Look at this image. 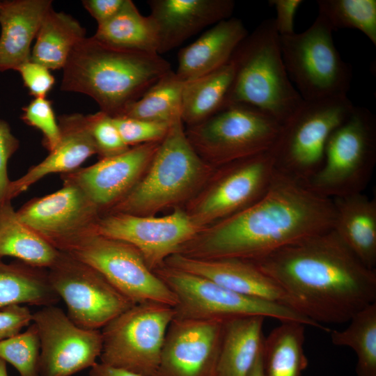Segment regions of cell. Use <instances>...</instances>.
Segmentation results:
<instances>
[{
	"instance_id": "obj_1",
	"label": "cell",
	"mask_w": 376,
	"mask_h": 376,
	"mask_svg": "<svg viewBox=\"0 0 376 376\" xmlns=\"http://www.w3.org/2000/svg\"><path fill=\"white\" fill-rule=\"evenodd\" d=\"M312 321L340 324L376 302V270L367 267L333 229L251 261Z\"/></svg>"
},
{
	"instance_id": "obj_2",
	"label": "cell",
	"mask_w": 376,
	"mask_h": 376,
	"mask_svg": "<svg viewBox=\"0 0 376 376\" xmlns=\"http://www.w3.org/2000/svg\"><path fill=\"white\" fill-rule=\"evenodd\" d=\"M331 199L277 170L265 194L243 210L201 230L179 254L197 259L254 261L333 229Z\"/></svg>"
},
{
	"instance_id": "obj_3",
	"label": "cell",
	"mask_w": 376,
	"mask_h": 376,
	"mask_svg": "<svg viewBox=\"0 0 376 376\" xmlns=\"http://www.w3.org/2000/svg\"><path fill=\"white\" fill-rule=\"evenodd\" d=\"M170 70L169 62L157 53L118 48L86 37L63 68L61 90L87 95L101 111L116 117Z\"/></svg>"
},
{
	"instance_id": "obj_4",
	"label": "cell",
	"mask_w": 376,
	"mask_h": 376,
	"mask_svg": "<svg viewBox=\"0 0 376 376\" xmlns=\"http://www.w3.org/2000/svg\"><path fill=\"white\" fill-rule=\"evenodd\" d=\"M216 168L193 148L180 117L171 124L141 179L110 212L155 216L181 207L201 190Z\"/></svg>"
},
{
	"instance_id": "obj_5",
	"label": "cell",
	"mask_w": 376,
	"mask_h": 376,
	"mask_svg": "<svg viewBox=\"0 0 376 376\" xmlns=\"http://www.w3.org/2000/svg\"><path fill=\"white\" fill-rule=\"evenodd\" d=\"M230 60L235 73L223 107L247 104L282 125L303 103L286 71L274 18L265 19L248 33Z\"/></svg>"
},
{
	"instance_id": "obj_6",
	"label": "cell",
	"mask_w": 376,
	"mask_h": 376,
	"mask_svg": "<svg viewBox=\"0 0 376 376\" xmlns=\"http://www.w3.org/2000/svg\"><path fill=\"white\" fill-rule=\"evenodd\" d=\"M375 164V117L369 109L354 106L329 137L323 164L306 185L329 199L363 193Z\"/></svg>"
},
{
	"instance_id": "obj_7",
	"label": "cell",
	"mask_w": 376,
	"mask_h": 376,
	"mask_svg": "<svg viewBox=\"0 0 376 376\" xmlns=\"http://www.w3.org/2000/svg\"><path fill=\"white\" fill-rule=\"evenodd\" d=\"M154 272L175 295L174 319L226 321L262 316L280 322H299L329 331L328 328L291 308L239 294L205 277L166 264Z\"/></svg>"
},
{
	"instance_id": "obj_8",
	"label": "cell",
	"mask_w": 376,
	"mask_h": 376,
	"mask_svg": "<svg viewBox=\"0 0 376 376\" xmlns=\"http://www.w3.org/2000/svg\"><path fill=\"white\" fill-rule=\"evenodd\" d=\"M333 31L318 14L304 31L279 36L286 71L304 101L347 96L352 70L335 46Z\"/></svg>"
},
{
	"instance_id": "obj_9",
	"label": "cell",
	"mask_w": 376,
	"mask_h": 376,
	"mask_svg": "<svg viewBox=\"0 0 376 376\" xmlns=\"http://www.w3.org/2000/svg\"><path fill=\"white\" fill-rule=\"evenodd\" d=\"M281 125L264 111L244 104L227 105L185 133L200 157L214 167L268 152Z\"/></svg>"
},
{
	"instance_id": "obj_10",
	"label": "cell",
	"mask_w": 376,
	"mask_h": 376,
	"mask_svg": "<svg viewBox=\"0 0 376 376\" xmlns=\"http://www.w3.org/2000/svg\"><path fill=\"white\" fill-rule=\"evenodd\" d=\"M354 107L347 95L304 101L281 125L270 150L276 169L306 183L321 168L329 137Z\"/></svg>"
},
{
	"instance_id": "obj_11",
	"label": "cell",
	"mask_w": 376,
	"mask_h": 376,
	"mask_svg": "<svg viewBox=\"0 0 376 376\" xmlns=\"http://www.w3.org/2000/svg\"><path fill=\"white\" fill-rule=\"evenodd\" d=\"M174 316L173 307L164 304L133 305L100 329V363L141 376H154Z\"/></svg>"
},
{
	"instance_id": "obj_12",
	"label": "cell",
	"mask_w": 376,
	"mask_h": 376,
	"mask_svg": "<svg viewBox=\"0 0 376 376\" xmlns=\"http://www.w3.org/2000/svg\"><path fill=\"white\" fill-rule=\"evenodd\" d=\"M62 252L97 271L134 304H177L174 292L149 268L139 251L125 242L92 233Z\"/></svg>"
},
{
	"instance_id": "obj_13",
	"label": "cell",
	"mask_w": 376,
	"mask_h": 376,
	"mask_svg": "<svg viewBox=\"0 0 376 376\" xmlns=\"http://www.w3.org/2000/svg\"><path fill=\"white\" fill-rule=\"evenodd\" d=\"M276 167L270 152L217 167L184 208L201 230L250 206L268 189Z\"/></svg>"
},
{
	"instance_id": "obj_14",
	"label": "cell",
	"mask_w": 376,
	"mask_h": 376,
	"mask_svg": "<svg viewBox=\"0 0 376 376\" xmlns=\"http://www.w3.org/2000/svg\"><path fill=\"white\" fill-rule=\"evenodd\" d=\"M51 285L65 301L68 318L86 329H101L134 304L100 273L61 251L47 274Z\"/></svg>"
},
{
	"instance_id": "obj_15",
	"label": "cell",
	"mask_w": 376,
	"mask_h": 376,
	"mask_svg": "<svg viewBox=\"0 0 376 376\" xmlns=\"http://www.w3.org/2000/svg\"><path fill=\"white\" fill-rule=\"evenodd\" d=\"M201 230L182 207L162 217L110 212L95 226V233L134 246L153 272Z\"/></svg>"
},
{
	"instance_id": "obj_16",
	"label": "cell",
	"mask_w": 376,
	"mask_h": 376,
	"mask_svg": "<svg viewBox=\"0 0 376 376\" xmlns=\"http://www.w3.org/2000/svg\"><path fill=\"white\" fill-rule=\"evenodd\" d=\"M40 343V376H72L91 368L102 349L100 329L75 324L54 305L33 313Z\"/></svg>"
},
{
	"instance_id": "obj_17",
	"label": "cell",
	"mask_w": 376,
	"mask_h": 376,
	"mask_svg": "<svg viewBox=\"0 0 376 376\" xmlns=\"http://www.w3.org/2000/svg\"><path fill=\"white\" fill-rule=\"evenodd\" d=\"M98 208L72 180L59 190L16 212L18 219L62 251L77 240L95 233Z\"/></svg>"
},
{
	"instance_id": "obj_18",
	"label": "cell",
	"mask_w": 376,
	"mask_h": 376,
	"mask_svg": "<svg viewBox=\"0 0 376 376\" xmlns=\"http://www.w3.org/2000/svg\"><path fill=\"white\" fill-rule=\"evenodd\" d=\"M224 322L173 318L154 376H213Z\"/></svg>"
},
{
	"instance_id": "obj_19",
	"label": "cell",
	"mask_w": 376,
	"mask_h": 376,
	"mask_svg": "<svg viewBox=\"0 0 376 376\" xmlns=\"http://www.w3.org/2000/svg\"><path fill=\"white\" fill-rule=\"evenodd\" d=\"M161 141L130 147L77 172L72 180L98 208L113 206L128 194L148 169Z\"/></svg>"
},
{
	"instance_id": "obj_20",
	"label": "cell",
	"mask_w": 376,
	"mask_h": 376,
	"mask_svg": "<svg viewBox=\"0 0 376 376\" xmlns=\"http://www.w3.org/2000/svg\"><path fill=\"white\" fill-rule=\"evenodd\" d=\"M164 264L205 277L239 294L296 311L280 285L251 261L237 258L197 259L175 253L169 257Z\"/></svg>"
},
{
	"instance_id": "obj_21",
	"label": "cell",
	"mask_w": 376,
	"mask_h": 376,
	"mask_svg": "<svg viewBox=\"0 0 376 376\" xmlns=\"http://www.w3.org/2000/svg\"><path fill=\"white\" fill-rule=\"evenodd\" d=\"M158 34V54L167 52L210 25L230 17L233 0H150Z\"/></svg>"
},
{
	"instance_id": "obj_22",
	"label": "cell",
	"mask_w": 376,
	"mask_h": 376,
	"mask_svg": "<svg viewBox=\"0 0 376 376\" xmlns=\"http://www.w3.org/2000/svg\"><path fill=\"white\" fill-rule=\"evenodd\" d=\"M52 0H4L0 3V72L31 61V47Z\"/></svg>"
},
{
	"instance_id": "obj_23",
	"label": "cell",
	"mask_w": 376,
	"mask_h": 376,
	"mask_svg": "<svg viewBox=\"0 0 376 376\" xmlns=\"http://www.w3.org/2000/svg\"><path fill=\"white\" fill-rule=\"evenodd\" d=\"M58 124L61 131L58 145L40 163L31 167L20 178L10 182L6 201L26 191L47 175L75 170L97 153L85 116L63 115L59 117Z\"/></svg>"
},
{
	"instance_id": "obj_24",
	"label": "cell",
	"mask_w": 376,
	"mask_h": 376,
	"mask_svg": "<svg viewBox=\"0 0 376 376\" xmlns=\"http://www.w3.org/2000/svg\"><path fill=\"white\" fill-rule=\"evenodd\" d=\"M247 35L238 18L230 17L215 24L194 42L180 49L175 74L185 83L216 70L230 61Z\"/></svg>"
},
{
	"instance_id": "obj_25",
	"label": "cell",
	"mask_w": 376,
	"mask_h": 376,
	"mask_svg": "<svg viewBox=\"0 0 376 376\" xmlns=\"http://www.w3.org/2000/svg\"><path fill=\"white\" fill-rule=\"evenodd\" d=\"M333 230L367 267L376 266V199L363 193L331 199Z\"/></svg>"
},
{
	"instance_id": "obj_26",
	"label": "cell",
	"mask_w": 376,
	"mask_h": 376,
	"mask_svg": "<svg viewBox=\"0 0 376 376\" xmlns=\"http://www.w3.org/2000/svg\"><path fill=\"white\" fill-rule=\"evenodd\" d=\"M265 318L247 316L224 322L213 376H248L263 347Z\"/></svg>"
},
{
	"instance_id": "obj_27",
	"label": "cell",
	"mask_w": 376,
	"mask_h": 376,
	"mask_svg": "<svg viewBox=\"0 0 376 376\" xmlns=\"http://www.w3.org/2000/svg\"><path fill=\"white\" fill-rule=\"evenodd\" d=\"M86 37V29L76 19L51 8L38 32L31 61L49 70L63 69L75 47Z\"/></svg>"
},
{
	"instance_id": "obj_28",
	"label": "cell",
	"mask_w": 376,
	"mask_h": 376,
	"mask_svg": "<svg viewBox=\"0 0 376 376\" xmlns=\"http://www.w3.org/2000/svg\"><path fill=\"white\" fill-rule=\"evenodd\" d=\"M61 251L22 223L10 201L0 205V258L15 257L34 267H51Z\"/></svg>"
},
{
	"instance_id": "obj_29",
	"label": "cell",
	"mask_w": 376,
	"mask_h": 376,
	"mask_svg": "<svg viewBox=\"0 0 376 376\" xmlns=\"http://www.w3.org/2000/svg\"><path fill=\"white\" fill-rule=\"evenodd\" d=\"M306 325L283 321L264 337L262 357L265 376H302L308 366L304 352Z\"/></svg>"
},
{
	"instance_id": "obj_30",
	"label": "cell",
	"mask_w": 376,
	"mask_h": 376,
	"mask_svg": "<svg viewBox=\"0 0 376 376\" xmlns=\"http://www.w3.org/2000/svg\"><path fill=\"white\" fill-rule=\"evenodd\" d=\"M235 66L230 61L216 70L185 82L180 118L187 127L207 119L222 109L231 86Z\"/></svg>"
},
{
	"instance_id": "obj_31",
	"label": "cell",
	"mask_w": 376,
	"mask_h": 376,
	"mask_svg": "<svg viewBox=\"0 0 376 376\" xmlns=\"http://www.w3.org/2000/svg\"><path fill=\"white\" fill-rule=\"evenodd\" d=\"M93 37L113 47L158 54V34L154 22L149 15H142L131 0H127L114 17L97 24Z\"/></svg>"
},
{
	"instance_id": "obj_32",
	"label": "cell",
	"mask_w": 376,
	"mask_h": 376,
	"mask_svg": "<svg viewBox=\"0 0 376 376\" xmlns=\"http://www.w3.org/2000/svg\"><path fill=\"white\" fill-rule=\"evenodd\" d=\"M59 297L48 275L0 258V309L11 305H54Z\"/></svg>"
},
{
	"instance_id": "obj_33",
	"label": "cell",
	"mask_w": 376,
	"mask_h": 376,
	"mask_svg": "<svg viewBox=\"0 0 376 376\" xmlns=\"http://www.w3.org/2000/svg\"><path fill=\"white\" fill-rule=\"evenodd\" d=\"M183 86L184 82L170 70L120 116L172 123L180 117Z\"/></svg>"
},
{
	"instance_id": "obj_34",
	"label": "cell",
	"mask_w": 376,
	"mask_h": 376,
	"mask_svg": "<svg viewBox=\"0 0 376 376\" xmlns=\"http://www.w3.org/2000/svg\"><path fill=\"white\" fill-rule=\"evenodd\" d=\"M329 333L334 345L355 352L357 376H376V302L354 315L345 329Z\"/></svg>"
},
{
	"instance_id": "obj_35",
	"label": "cell",
	"mask_w": 376,
	"mask_h": 376,
	"mask_svg": "<svg viewBox=\"0 0 376 376\" xmlns=\"http://www.w3.org/2000/svg\"><path fill=\"white\" fill-rule=\"evenodd\" d=\"M318 14L334 31L354 29L376 45L375 0H318Z\"/></svg>"
},
{
	"instance_id": "obj_36",
	"label": "cell",
	"mask_w": 376,
	"mask_h": 376,
	"mask_svg": "<svg viewBox=\"0 0 376 376\" xmlns=\"http://www.w3.org/2000/svg\"><path fill=\"white\" fill-rule=\"evenodd\" d=\"M40 338L33 322L25 331L0 341V358L20 376H40Z\"/></svg>"
},
{
	"instance_id": "obj_37",
	"label": "cell",
	"mask_w": 376,
	"mask_h": 376,
	"mask_svg": "<svg viewBox=\"0 0 376 376\" xmlns=\"http://www.w3.org/2000/svg\"><path fill=\"white\" fill-rule=\"evenodd\" d=\"M85 118L97 153L102 159L118 155L130 148L123 141L113 118L109 115L100 111L85 116Z\"/></svg>"
},
{
	"instance_id": "obj_38",
	"label": "cell",
	"mask_w": 376,
	"mask_h": 376,
	"mask_svg": "<svg viewBox=\"0 0 376 376\" xmlns=\"http://www.w3.org/2000/svg\"><path fill=\"white\" fill-rule=\"evenodd\" d=\"M22 110V119L42 132L49 152L55 149L60 143L61 131L52 102L46 97L34 98Z\"/></svg>"
},
{
	"instance_id": "obj_39",
	"label": "cell",
	"mask_w": 376,
	"mask_h": 376,
	"mask_svg": "<svg viewBox=\"0 0 376 376\" xmlns=\"http://www.w3.org/2000/svg\"><path fill=\"white\" fill-rule=\"evenodd\" d=\"M112 118L123 141L129 147L161 141L171 124L123 116Z\"/></svg>"
},
{
	"instance_id": "obj_40",
	"label": "cell",
	"mask_w": 376,
	"mask_h": 376,
	"mask_svg": "<svg viewBox=\"0 0 376 376\" xmlns=\"http://www.w3.org/2000/svg\"><path fill=\"white\" fill-rule=\"evenodd\" d=\"M16 71L21 75L24 86L35 98L46 97L54 85L55 79L50 70L32 61L22 64Z\"/></svg>"
},
{
	"instance_id": "obj_41",
	"label": "cell",
	"mask_w": 376,
	"mask_h": 376,
	"mask_svg": "<svg viewBox=\"0 0 376 376\" xmlns=\"http://www.w3.org/2000/svg\"><path fill=\"white\" fill-rule=\"evenodd\" d=\"M33 313L24 305H11L0 309V341L12 337L32 322Z\"/></svg>"
},
{
	"instance_id": "obj_42",
	"label": "cell",
	"mask_w": 376,
	"mask_h": 376,
	"mask_svg": "<svg viewBox=\"0 0 376 376\" xmlns=\"http://www.w3.org/2000/svg\"><path fill=\"white\" fill-rule=\"evenodd\" d=\"M18 146L19 141L12 134L9 125L0 120V205L6 201L10 182L7 173L8 162Z\"/></svg>"
},
{
	"instance_id": "obj_43",
	"label": "cell",
	"mask_w": 376,
	"mask_h": 376,
	"mask_svg": "<svg viewBox=\"0 0 376 376\" xmlns=\"http://www.w3.org/2000/svg\"><path fill=\"white\" fill-rule=\"evenodd\" d=\"M302 0H270L269 3L276 10L274 18L275 28L279 36H287L295 33V18Z\"/></svg>"
},
{
	"instance_id": "obj_44",
	"label": "cell",
	"mask_w": 376,
	"mask_h": 376,
	"mask_svg": "<svg viewBox=\"0 0 376 376\" xmlns=\"http://www.w3.org/2000/svg\"><path fill=\"white\" fill-rule=\"evenodd\" d=\"M127 0H84L82 4L97 24L114 17L124 6Z\"/></svg>"
},
{
	"instance_id": "obj_45",
	"label": "cell",
	"mask_w": 376,
	"mask_h": 376,
	"mask_svg": "<svg viewBox=\"0 0 376 376\" xmlns=\"http://www.w3.org/2000/svg\"><path fill=\"white\" fill-rule=\"evenodd\" d=\"M88 376H141L134 373L113 368L102 363H96L91 368Z\"/></svg>"
},
{
	"instance_id": "obj_46",
	"label": "cell",
	"mask_w": 376,
	"mask_h": 376,
	"mask_svg": "<svg viewBox=\"0 0 376 376\" xmlns=\"http://www.w3.org/2000/svg\"><path fill=\"white\" fill-rule=\"evenodd\" d=\"M248 376H265L263 363L262 350L259 353Z\"/></svg>"
},
{
	"instance_id": "obj_47",
	"label": "cell",
	"mask_w": 376,
	"mask_h": 376,
	"mask_svg": "<svg viewBox=\"0 0 376 376\" xmlns=\"http://www.w3.org/2000/svg\"><path fill=\"white\" fill-rule=\"evenodd\" d=\"M0 376H8L6 362L0 358Z\"/></svg>"
},
{
	"instance_id": "obj_48",
	"label": "cell",
	"mask_w": 376,
	"mask_h": 376,
	"mask_svg": "<svg viewBox=\"0 0 376 376\" xmlns=\"http://www.w3.org/2000/svg\"><path fill=\"white\" fill-rule=\"evenodd\" d=\"M0 3H1V1H0Z\"/></svg>"
}]
</instances>
